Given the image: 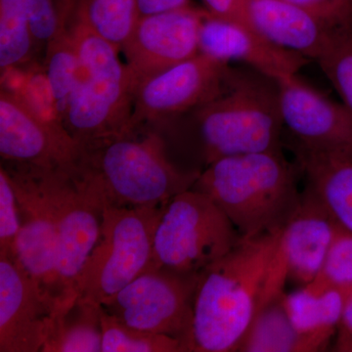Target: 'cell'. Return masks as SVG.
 Instances as JSON below:
<instances>
[{
	"instance_id": "8992f818",
	"label": "cell",
	"mask_w": 352,
	"mask_h": 352,
	"mask_svg": "<svg viewBox=\"0 0 352 352\" xmlns=\"http://www.w3.org/2000/svg\"><path fill=\"white\" fill-rule=\"evenodd\" d=\"M242 239L210 197L188 189L171 198L157 224L149 270L200 275Z\"/></svg>"
},
{
	"instance_id": "1f68e13d",
	"label": "cell",
	"mask_w": 352,
	"mask_h": 352,
	"mask_svg": "<svg viewBox=\"0 0 352 352\" xmlns=\"http://www.w3.org/2000/svg\"><path fill=\"white\" fill-rule=\"evenodd\" d=\"M338 349L342 351H352V289L347 296L344 314L338 330Z\"/></svg>"
},
{
	"instance_id": "d4e9b609",
	"label": "cell",
	"mask_w": 352,
	"mask_h": 352,
	"mask_svg": "<svg viewBox=\"0 0 352 352\" xmlns=\"http://www.w3.org/2000/svg\"><path fill=\"white\" fill-rule=\"evenodd\" d=\"M88 24L119 50L139 19L138 0H80Z\"/></svg>"
},
{
	"instance_id": "ffe728a7",
	"label": "cell",
	"mask_w": 352,
	"mask_h": 352,
	"mask_svg": "<svg viewBox=\"0 0 352 352\" xmlns=\"http://www.w3.org/2000/svg\"><path fill=\"white\" fill-rule=\"evenodd\" d=\"M351 289L311 282L293 293L284 294L285 309L305 352L321 351L338 332Z\"/></svg>"
},
{
	"instance_id": "4fadbf2b",
	"label": "cell",
	"mask_w": 352,
	"mask_h": 352,
	"mask_svg": "<svg viewBox=\"0 0 352 352\" xmlns=\"http://www.w3.org/2000/svg\"><path fill=\"white\" fill-rule=\"evenodd\" d=\"M283 126L302 152L352 154V113L307 85L298 75L278 80Z\"/></svg>"
},
{
	"instance_id": "3957f363",
	"label": "cell",
	"mask_w": 352,
	"mask_h": 352,
	"mask_svg": "<svg viewBox=\"0 0 352 352\" xmlns=\"http://www.w3.org/2000/svg\"><path fill=\"white\" fill-rule=\"evenodd\" d=\"M280 230L242 238L199 275L190 351H238L259 310L284 294L272 286Z\"/></svg>"
},
{
	"instance_id": "f546056e",
	"label": "cell",
	"mask_w": 352,
	"mask_h": 352,
	"mask_svg": "<svg viewBox=\"0 0 352 352\" xmlns=\"http://www.w3.org/2000/svg\"><path fill=\"white\" fill-rule=\"evenodd\" d=\"M333 28H352V0H291Z\"/></svg>"
},
{
	"instance_id": "7a4b0ae2",
	"label": "cell",
	"mask_w": 352,
	"mask_h": 352,
	"mask_svg": "<svg viewBox=\"0 0 352 352\" xmlns=\"http://www.w3.org/2000/svg\"><path fill=\"white\" fill-rule=\"evenodd\" d=\"M282 127L276 80L230 68L214 98L155 131L187 143L203 170L223 157L281 151Z\"/></svg>"
},
{
	"instance_id": "6da1fadb",
	"label": "cell",
	"mask_w": 352,
	"mask_h": 352,
	"mask_svg": "<svg viewBox=\"0 0 352 352\" xmlns=\"http://www.w3.org/2000/svg\"><path fill=\"white\" fill-rule=\"evenodd\" d=\"M76 144L69 171L104 210L164 205L191 189L201 173L176 166L163 136L150 129H129Z\"/></svg>"
},
{
	"instance_id": "5bb4252c",
	"label": "cell",
	"mask_w": 352,
	"mask_h": 352,
	"mask_svg": "<svg viewBox=\"0 0 352 352\" xmlns=\"http://www.w3.org/2000/svg\"><path fill=\"white\" fill-rule=\"evenodd\" d=\"M76 144L61 122L34 112L19 96L0 90L1 162L71 170Z\"/></svg>"
},
{
	"instance_id": "cb8c5ba5",
	"label": "cell",
	"mask_w": 352,
	"mask_h": 352,
	"mask_svg": "<svg viewBox=\"0 0 352 352\" xmlns=\"http://www.w3.org/2000/svg\"><path fill=\"white\" fill-rule=\"evenodd\" d=\"M43 65L58 117L63 124L69 99L82 74V63L72 25L48 43Z\"/></svg>"
},
{
	"instance_id": "484cf974",
	"label": "cell",
	"mask_w": 352,
	"mask_h": 352,
	"mask_svg": "<svg viewBox=\"0 0 352 352\" xmlns=\"http://www.w3.org/2000/svg\"><path fill=\"white\" fill-rule=\"evenodd\" d=\"M102 352L186 351L182 340L129 327L101 305Z\"/></svg>"
},
{
	"instance_id": "9c48e42d",
	"label": "cell",
	"mask_w": 352,
	"mask_h": 352,
	"mask_svg": "<svg viewBox=\"0 0 352 352\" xmlns=\"http://www.w3.org/2000/svg\"><path fill=\"white\" fill-rule=\"evenodd\" d=\"M12 183L21 217L15 259L58 310L67 307L58 277L56 222L38 168L1 162Z\"/></svg>"
},
{
	"instance_id": "603a6c76",
	"label": "cell",
	"mask_w": 352,
	"mask_h": 352,
	"mask_svg": "<svg viewBox=\"0 0 352 352\" xmlns=\"http://www.w3.org/2000/svg\"><path fill=\"white\" fill-rule=\"evenodd\" d=\"M283 296L264 305L248 329L238 351L305 352L285 309Z\"/></svg>"
},
{
	"instance_id": "4dcf8cb0",
	"label": "cell",
	"mask_w": 352,
	"mask_h": 352,
	"mask_svg": "<svg viewBox=\"0 0 352 352\" xmlns=\"http://www.w3.org/2000/svg\"><path fill=\"white\" fill-rule=\"evenodd\" d=\"M201 1L205 4L206 10L214 17L248 23L245 14V0H201Z\"/></svg>"
},
{
	"instance_id": "30bf717a",
	"label": "cell",
	"mask_w": 352,
	"mask_h": 352,
	"mask_svg": "<svg viewBox=\"0 0 352 352\" xmlns=\"http://www.w3.org/2000/svg\"><path fill=\"white\" fill-rule=\"evenodd\" d=\"M36 168L56 222L58 277L69 305L78 298V280L98 240L104 208L69 170Z\"/></svg>"
},
{
	"instance_id": "d6a6232c",
	"label": "cell",
	"mask_w": 352,
	"mask_h": 352,
	"mask_svg": "<svg viewBox=\"0 0 352 352\" xmlns=\"http://www.w3.org/2000/svg\"><path fill=\"white\" fill-rule=\"evenodd\" d=\"M139 17L189 6L190 0H138Z\"/></svg>"
},
{
	"instance_id": "d6986e66",
	"label": "cell",
	"mask_w": 352,
	"mask_h": 352,
	"mask_svg": "<svg viewBox=\"0 0 352 352\" xmlns=\"http://www.w3.org/2000/svg\"><path fill=\"white\" fill-rule=\"evenodd\" d=\"M245 14L247 22L270 43L314 60L340 29L291 0H245Z\"/></svg>"
},
{
	"instance_id": "5b68a950",
	"label": "cell",
	"mask_w": 352,
	"mask_h": 352,
	"mask_svg": "<svg viewBox=\"0 0 352 352\" xmlns=\"http://www.w3.org/2000/svg\"><path fill=\"white\" fill-rule=\"evenodd\" d=\"M72 31L82 74L65 113V129L75 142L129 129L134 88L119 48L90 27L80 2Z\"/></svg>"
},
{
	"instance_id": "ba28073f",
	"label": "cell",
	"mask_w": 352,
	"mask_h": 352,
	"mask_svg": "<svg viewBox=\"0 0 352 352\" xmlns=\"http://www.w3.org/2000/svg\"><path fill=\"white\" fill-rule=\"evenodd\" d=\"M199 275L148 270L102 305L129 327L182 340L190 351L194 296Z\"/></svg>"
},
{
	"instance_id": "2e32d148",
	"label": "cell",
	"mask_w": 352,
	"mask_h": 352,
	"mask_svg": "<svg viewBox=\"0 0 352 352\" xmlns=\"http://www.w3.org/2000/svg\"><path fill=\"white\" fill-rule=\"evenodd\" d=\"M337 222L305 189L300 203L280 229L274 273L280 281L307 285L318 276L337 233Z\"/></svg>"
},
{
	"instance_id": "44dd1931",
	"label": "cell",
	"mask_w": 352,
	"mask_h": 352,
	"mask_svg": "<svg viewBox=\"0 0 352 352\" xmlns=\"http://www.w3.org/2000/svg\"><path fill=\"white\" fill-rule=\"evenodd\" d=\"M307 189L332 215L338 226L352 232V154L300 151Z\"/></svg>"
},
{
	"instance_id": "7c38bea8",
	"label": "cell",
	"mask_w": 352,
	"mask_h": 352,
	"mask_svg": "<svg viewBox=\"0 0 352 352\" xmlns=\"http://www.w3.org/2000/svg\"><path fill=\"white\" fill-rule=\"evenodd\" d=\"M207 13L189 4L139 17L120 48L126 57L134 91L148 78L200 54L199 34Z\"/></svg>"
},
{
	"instance_id": "f1b7e54d",
	"label": "cell",
	"mask_w": 352,
	"mask_h": 352,
	"mask_svg": "<svg viewBox=\"0 0 352 352\" xmlns=\"http://www.w3.org/2000/svg\"><path fill=\"white\" fill-rule=\"evenodd\" d=\"M21 229V217L12 183L0 168V258H15L16 242Z\"/></svg>"
},
{
	"instance_id": "e0dca14e",
	"label": "cell",
	"mask_w": 352,
	"mask_h": 352,
	"mask_svg": "<svg viewBox=\"0 0 352 352\" xmlns=\"http://www.w3.org/2000/svg\"><path fill=\"white\" fill-rule=\"evenodd\" d=\"M56 311L15 258H0V352L43 351Z\"/></svg>"
},
{
	"instance_id": "4316f807",
	"label": "cell",
	"mask_w": 352,
	"mask_h": 352,
	"mask_svg": "<svg viewBox=\"0 0 352 352\" xmlns=\"http://www.w3.org/2000/svg\"><path fill=\"white\" fill-rule=\"evenodd\" d=\"M316 61L352 113V28L335 30Z\"/></svg>"
},
{
	"instance_id": "52a82bcc",
	"label": "cell",
	"mask_w": 352,
	"mask_h": 352,
	"mask_svg": "<svg viewBox=\"0 0 352 352\" xmlns=\"http://www.w3.org/2000/svg\"><path fill=\"white\" fill-rule=\"evenodd\" d=\"M166 204L104 210L98 240L78 280V298L102 305L149 270L157 224Z\"/></svg>"
},
{
	"instance_id": "83f0119b",
	"label": "cell",
	"mask_w": 352,
	"mask_h": 352,
	"mask_svg": "<svg viewBox=\"0 0 352 352\" xmlns=\"http://www.w3.org/2000/svg\"><path fill=\"white\" fill-rule=\"evenodd\" d=\"M315 283L326 287H352V232L339 226Z\"/></svg>"
},
{
	"instance_id": "836d02e7",
	"label": "cell",
	"mask_w": 352,
	"mask_h": 352,
	"mask_svg": "<svg viewBox=\"0 0 352 352\" xmlns=\"http://www.w3.org/2000/svg\"></svg>"
},
{
	"instance_id": "ac0fdd59",
	"label": "cell",
	"mask_w": 352,
	"mask_h": 352,
	"mask_svg": "<svg viewBox=\"0 0 352 352\" xmlns=\"http://www.w3.org/2000/svg\"><path fill=\"white\" fill-rule=\"evenodd\" d=\"M201 54L219 61L248 65L278 80L294 75L307 63V58L270 43L248 23L222 19L207 13L199 34Z\"/></svg>"
},
{
	"instance_id": "7402d4cb",
	"label": "cell",
	"mask_w": 352,
	"mask_h": 352,
	"mask_svg": "<svg viewBox=\"0 0 352 352\" xmlns=\"http://www.w3.org/2000/svg\"><path fill=\"white\" fill-rule=\"evenodd\" d=\"M101 305L76 298L48 324L43 352H102Z\"/></svg>"
},
{
	"instance_id": "8fae6325",
	"label": "cell",
	"mask_w": 352,
	"mask_h": 352,
	"mask_svg": "<svg viewBox=\"0 0 352 352\" xmlns=\"http://www.w3.org/2000/svg\"><path fill=\"white\" fill-rule=\"evenodd\" d=\"M229 65L200 53L140 83L134 91L129 129L155 131L214 98Z\"/></svg>"
},
{
	"instance_id": "9a60e30c",
	"label": "cell",
	"mask_w": 352,
	"mask_h": 352,
	"mask_svg": "<svg viewBox=\"0 0 352 352\" xmlns=\"http://www.w3.org/2000/svg\"><path fill=\"white\" fill-rule=\"evenodd\" d=\"M80 0H0V68L45 56L55 36L71 27Z\"/></svg>"
},
{
	"instance_id": "277c9868",
	"label": "cell",
	"mask_w": 352,
	"mask_h": 352,
	"mask_svg": "<svg viewBox=\"0 0 352 352\" xmlns=\"http://www.w3.org/2000/svg\"><path fill=\"white\" fill-rule=\"evenodd\" d=\"M192 188L210 197L242 238L280 230L302 196L281 151L220 159L201 171Z\"/></svg>"
}]
</instances>
